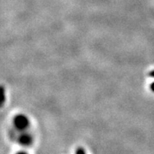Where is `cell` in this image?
<instances>
[{
    "label": "cell",
    "instance_id": "5",
    "mask_svg": "<svg viewBox=\"0 0 154 154\" xmlns=\"http://www.w3.org/2000/svg\"><path fill=\"white\" fill-rule=\"evenodd\" d=\"M149 75L151 77H153V78H154V70H152V71L150 72Z\"/></svg>",
    "mask_w": 154,
    "mask_h": 154
},
{
    "label": "cell",
    "instance_id": "1",
    "mask_svg": "<svg viewBox=\"0 0 154 154\" xmlns=\"http://www.w3.org/2000/svg\"><path fill=\"white\" fill-rule=\"evenodd\" d=\"M15 126L18 128H24L28 126V120L24 116H18L14 120Z\"/></svg>",
    "mask_w": 154,
    "mask_h": 154
},
{
    "label": "cell",
    "instance_id": "2",
    "mask_svg": "<svg viewBox=\"0 0 154 154\" xmlns=\"http://www.w3.org/2000/svg\"><path fill=\"white\" fill-rule=\"evenodd\" d=\"M6 102V90L3 86H0V108L3 107Z\"/></svg>",
    "mask_w": 154,
    "mask_h": 154
},
{
    "label": "cell",
    "instance_id": "4",
    "mask_svg": "<svg viewBox=\"0 0 154 154\" xmlns=\"http://www.w3.org/2000/svg\"><path fill=\"white\" fill-rule=\"evenodd\" d=\"M85 150L83 149V148H81V147H80V148H78L76 149V151H75V153H77V154H79V153H85Z\"/></svg>",
    "mask_w": 154,
    "mask_h": 154
},
{
    "label": "cell",
    "instance_id": "3",
    "mask_svg": "<svg viewBox=\"0 0 154 154\" xmlns=\"http://www.w3.org/2000/svg\"><path fill=\"white\" fill-rule=\"evenodd\" d=\"M20 141H21V142L24 143V144L28 145L29 143V142H30V138H29V136H23V137H21Z\"/></svg>",
    "mask_w": 154,
    "mask_h": 154
},
{
    "label": "cell",
    "instance_id": "7",
    "mask_svg": "<svg viewBox=\"0 0 154 154\" xmlns=\"http://www.w3.org/2000/svg\"><path fill=\"white\" fill-rule=\"evenodd\" d=\"M17 153H23V154H27L26 152H23V151H20V152H18Z\"/></svg>",
    "mask_w": 154,
    "mask_h": 154
},
{
    "label": "cell",
    "instance_id": "6",
    "mask_svg": "<svg viewBox=\"0 0 154 154\" xmlns=\"http://www.w3.org/2000/svg\"><path fill=\"white\" fill-rule=\"evenodd\" d=\"M150 88H151V90H152V91L154 92V82H153V83H151V86H150Z\"/></svg>",
    "mask_w": 154,
    "mask_h": 154
}]
</instances>
